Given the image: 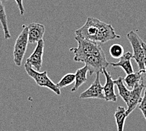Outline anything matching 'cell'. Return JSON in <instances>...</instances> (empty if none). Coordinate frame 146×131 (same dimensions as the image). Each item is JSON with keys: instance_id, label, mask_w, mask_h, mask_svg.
Segmentation results:
<instances>
[{"instance_id": "cell-16", "label": "cell", "mask_w": 146, "mask_h": 131, "mask_svg": "<svg viewBox=\"0 0 146 131\" xmlns=\"http://www.w3.org/2000/svg\"><path fill=\"white\" fill-rule=\"evenodd\" d=\"M0 22H1L3 29L5 39L8 40L11 38V35L8 29L7 15L6 13L5 6L1 0H0Z\"/></svg>"}, {"instance_id": "cell-8", "label": "cell", "mask_w": 146, "mask_h": 131, "mask_svg": "<svg viewBox=\"0 0 146 131\" xmlns=\"http://www.w3.org/2000/svg\"><path fill=\"white\" fill-rule=\"evenodd\" d=\"M100 72L96 73V76L95 81L86 90L80 94V98H98L105 99L103 86L100 83Z\"/></svg>"}, {"instance_id": "cell-5", "label": "cell", "mask_w": 146, "mask_h": 131, "mask_svg": "<svg viewBox=\"0 0 146 131\" xmlns=\"http://www.w3.org/2000/svg\"><path fill=\"white\" fill-rule=\"evenodd\" d=\"M133 49L132 58L137 64L139 70L145 69L144 63V49L142 45V39L133 31H130L127 35Z\"/></svg>"}, {"instance_id": "cell-15", "label": "cell", "mask_w": 146, "mask_h": 131, "mask_svg": "<svg viewBox=\"0 0 146 131\" xmlns=\"http://www.w3.org/2000/svg\"><path fill=\"white\" fill-rule=\"evenodd\" d=\"M114 83L118 88L119 95L127 105L128 102H129L130 91L126 87V85L123 82V78L121 76L118 77L117 80H114Z\"/></svg>"}, {"instance_id": "cell-6", "label": "cell", "mask_w": 146, "mask_h": 131, "mask_svg": "<svg viewBox=\"0 0 146 131\" xmlns=\"http://www.w3.org/2000/svg\"><path fill=\"white\" fill-rule=\"evenodd\" d=\"M84 63L88 68V71L91 76L97 72L102 73L103 69H106L110 65V63L106 60V56H98L90 55L83 59Z\"/></svg>"}, {"instance_id": "cell-21", "label": "cell", "mask_w": 146, "mask_h": 131, "mask_svg": "<svg viewBox=\"0 0 146 131\" xmlns=\"http://www.w3.org/2000/svg\"><path fill=\"white\" fill-rule=\"evenodd\" d=\"M141 72V84L143 88L146 89V69L140 70Z\"/></svg>"}, {"instance_id": "cell-18", "label": "cell", "mask_w": 146, "mask_h": 131, "mask_svg": "<svg viewBox=\"0 0 146 131\" xmlns=\"http://www.w3.org/2000/svg\"><path fill=\"white\" fill-rule=\"evenodd\" d=\"M109 53L113 58L120 59L124 54V49L121 44H114L110 47Z\"/></svg>"}, {"instance_id": "cell-2", "label": "cell", "mask_w": 146, "mask_h": 131, "mask_svg": "<svg viewBox=\"0 0 146 131\" xmlns=\"http://www.w3.org/2000/svg\"><path fill=\"white\" fill-rule=\"evenodd\" d=\"M74 39L78 42V47L69 49L70 52H72L74 54V61L82 63L84 57L90 55L105 56L104 51L98 42L82 39L76 35Z\"/></svg>"}, {"instance_id": "cell-9", "label": "cell", "mask_w": 146, "mask_h": 131, "mask_svg": "<svg viewBox=\"0 0 146 131\" xmlns=\"http://www.w3.org/2000/svg\"><path fill=\"white\" fill-rule=\"evenodd\" d=\"M143 88H144L142 86V85L138 83L135 84V86L130 91L129 102L127 103L128 108L126 110V115L127 117L134 110L137 106L141 102L142 98V93Z\"/></svg>"}, {"instance_id": "cell-4", "label": "cell", "mask_w": 146, "mask_h": 131, "mask_svg": "<svg viewBox=\"0 0 146 131\" xmlns=\"http://www.w3.org/2000/svg\"><path fill=\"white\" fill-rule=\"evenodd\" d=\"M23 29L15 41L13 49V60L16 66H21L29 44L28 27L23 25Z\"/></svg>"}, {"instance_id": "cell-14", "label": "cell", "mask_w": 146, "mask_h": 131, "mask_svg": "<svg viewBox=\"0 0 146 131\" xmlns=\"http://www.w3.org/2000/svg\"><path fill=\"white\" fill-rule=\"evenodd\" d=\"M115 118L117 126L118 131H123L125 122L127 117L126 115V109L123 106H118L115 112Z\"/></svg>"}, {"instance_id": "cell-1", "label": "cell", "mask_w": 146, "mask_h": 131, "mask_svg": "<svg viewBox=\"0 0 146 131\" xmlns=\"http://www.w3.org/2000/svg\"><path fill=\"white\" fill-rule=\"evenodd\" d=\"M75 34L80 38L102 44L120 38L111 24L91 17H88L86 22L81 28L76 30Z\"/></svg>"}, {"instance_id": "cell-20", "label": "cell", "mask_w": 146, "mask_h": 131, "mask_svg": "<svg viewBox=\"0 0 146 131\" xmlns=\"http://www.w3.org/2000/svg\"><path fill=\"white\" fill-rule=\"evenodd\" d=\"M139 108L141 110L142 113L144 117L145 120L146 121V89L144 91V96H142L141 101L139 103Z\"/></svg>"}, {"instance_id": "cell-11", "label": "cell", "mask_w": 146, "mask_h": 131, "mask_svg": "<svg viewBox=\"0 0 146 131\" xmlns=\"http://www.w3.org/2000/svg\"><path fill=\"white\" fill-rule=\"evenodd\" d=\"M28 37L29 43L35 44L43 39L45 31V27L44 25L37 23H32L29 25Z\"/></svg>"}, {"instance_id": "cell-12", "label": "cell", "mask_w": 146, "mask_h": 131, "mask_svg": "<svg viewBox=\"0 0 146 131\" xmlns=\"http://www.w3.org/2000/svg\"><path fill=\"white\" fill-rule=\"evenodd\" d=\"M132 58V54L130 52H127L120 57L118 63H110V65L114 68H121L126 74H129L134 72L131 63Z\"/></svg>"}, {"instance_id": "cell-19", "label": "cell", "mask_w": 146, "mask_h": 131, "mask_svg": "<svg viewBox=\"0 0 146 131\" xmlns=\"http://www.w3.org/2000/svg\"><path fill=\"white\" fill-rule=\"evenodd\" d=\"M75 81V74L74 73H68L64 76V77L56 84L59 89L65 88L69 85L72 84Z\"/></svg>"}, {"instance_id": "cell-23", "label": "cell", "mask_w": 146, "mask_h": 131, "mask_svg": "<svg viewBox=\"0 0 146 131\" xmlns=\"http://www.w3.org/2000/svg\"><path fill=\"white\" fill-rule=\"evenodd\" d=\"M142 45L143 47V49H144V66L145 68H146V43L142 40Z\"/></svg>"}, {"instance_id": "cell-7", "label": "cell", "mask_w": 146, "mask_h": 131, "mask_svg": "<svg viewBox=\"0 0 146 131\" xmlns=\"http://www.w3.org/2000/svg\"><path fill=\"white\" fill-rule=\"evenodd\" d=\"M44 47V41L43 39H41L40 41L37 42L36 48L35 49L33 53L26 60L27 65L32 67L37 71H40L42 66Z\"/></svg>"}, {"instance_id": "cell-22", "label": "cell", "mask_w": 146, "mask_h": 131, "mask_svg": "<svg viewBox=\"0 0 146 131\" xmlns=\"http://www.w3.org/2000/svg\"><path fill=\"white\" fill-rule=\"evenodd\" d=\"M15 1L17 3L18 8H19L21 15H22V16H23L24 14H25V9H24V7H23V0H15Z\"/></svg>"}, {"instance_id": "cell-10", "label": "cell", "mask_w": 146, "mask_h": 131, "mask_svg": "<svg viewBox=\"0 0 146 131\" xmlns=\"http://www.w3.org/2000/svg\"><path fill=\"white\" fill-rule=\"evenodd\" d=\"M102 73L104 74L106 78L105 86H103L105 100L106 102H117V96L115 92L114 80L112 79L110 73L107 71L106 69H103Z\"/></svg>"}, {"instance_id": "cell-17", "label": "cell", "mask_w": 146, "mask_h": 131, "mask_svg": "<svg viewBox=\"0 0 146 131\" xmlns=\"http://www.w3.org/2000/svg\"><path fill=\"white\" fill-rule=\"evenodd\" d=\"M141 72L139 70V71L136 72H132L131 74H127V76L124 78H123V80L124 83L129 88H132L135 86V85L140 83V81H141Z\"/></svg>"}, {"instance_id": "cell-13", "label": "cell", "mask_w": 146, "mask_h": 131, "mask_svg": "<svg viewBox=\"0 0 146 131\" xmlns=\"http://www.w3.org/2000/svg\"><path fill=\"white\" fill-rule=\"evenodd\" d=\"M88 72V68L86 65L81 68L78 69L75 73V84L72 87L71 91L75 92L81 86L87 81V73Z\"/></svg>"}, {"instance_id": "cell-3", "label": "cell", "mask_w": 146, "mask_h": 131, "mask_svg": "<svg viewBox=\"0 0 146 131\" xmlns=\"http://www.w3.org/2000/svg\"><path fill=\"white\" fill-rule=\"evenodd\" d=\"M25 70L29 76L34 80L38 86L40 87L47 88L51 91H52L57 95H60L61 91H60L58 86H57V84H55L48 78L47 71H45L42 72L37 71L32 68V67L27 65L26 63L25 64Z\"/></svg>"}, {"instance_id": "cell-24", "label": "cell", "mask_w": 146, "mask_h": 131, "mask_svg": "<svg viewBox=\"0 0 146 131\" xmlns=\"http://www.w3.org/2000/svg\"><path fill=\"white\" fill-rule=\"evenodd\" d=\"M6 1H8V0H6Z\"/></svg>"}]
</instances>
